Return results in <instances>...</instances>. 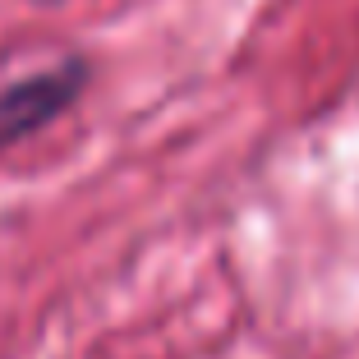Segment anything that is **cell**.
I'll list each match as a JSON object with an SVG mask.
<instances>
[{
  "label": "cell",
  "instance_id": "1",
  "mask_svg": "<svg viewBox=\"0 0 359 359\" xmlns=\"http://www.w3.org/2000/svg\"><path fill=\"white\" fill-rule=\"evenodd\" d=\"M88 88V60L83 55H65L51 69L19 79V83L0 88V148L23 143L28 134L46 129L55 116H65Z\"/></svg>",
  "mask_w": 359,
  "mask_h": 359
}]
</instances>
